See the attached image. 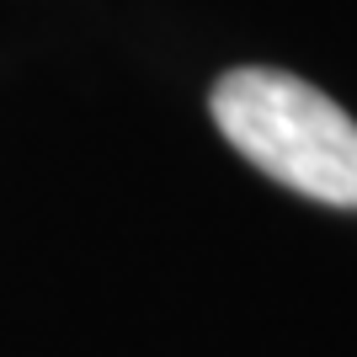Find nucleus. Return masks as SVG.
Instances as JSON below:
<instances>
[{"label":"nucleus","mask_w":357,"mask_h":357,"mask_svg":"<svg viewBox=\"0 0 357 357\" xmlns=\"http://www.w3.org/2000/svg\"><path fill=\"white\" fill-rule=\"evenodd\" d=\"M219 134L272 181L357 208V123L342 102L288 70H229L213 86Z\"/></svg>","instance_id":"1"}]
</instances>
